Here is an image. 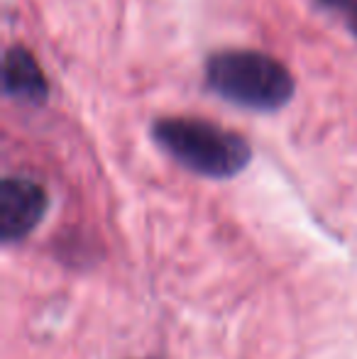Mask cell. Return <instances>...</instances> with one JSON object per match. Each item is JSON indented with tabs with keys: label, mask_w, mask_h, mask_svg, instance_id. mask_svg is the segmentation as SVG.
Segmentation results:
<instances>
[{
	"label": "cell",
	"mask_w": 357,
	"mask_h": 359,
	"mask_svg": "<svg viewBox=\"0 0 357 359\" xmlns=\"http://www.w3.org/2000/svg\"><path fill=\"white\" fill-rule=\"evenodd\" d=\"M154 140L181 166L208 179H230L250 164L252 149L240 135L206 120L167 118L154 125Z\"/></svg>",
	"instance_id": "1"
},
{
	"label": "cell",
	"mask_w": 357,
	"mask_h": 359,
	"mask_svg": "<svg viewBox=\"0 0 357 359\" xmlns=\"http://www.w3.org/2000/svg\"><path fill=\"white\" fill-rule=\"evenodd\" d=\"M206 81L230 103L255 110H276L294 95V79L281 62L262 52L230 49L206 64Z\"/></svg>",
	"instance_id": "2"
},
{
	"label": "cell",
	"mask_w": 357,
	"mask_h": 359,
	"mask_svg": "<svg viewBox=\"0 0 357 359\" xmlns=\"http://www.w3.org/2000/svg\"><path fill=\"white\" fill-rule=\"evenodd\" d=\"M47 210V194L29 179H5L0 186V235L3 242H18L37 227Z\"/></svg>",
	"instance_id": "3"
},
{
	"label": "cell",
	"mask_w": 357,
	"mask_h": 359,
	"mask_svg": "<svg viewBox=\"0 0 357 359\" xmlns=\"http://www.w3.org/2000/svg\"><path fill=\"white\" fill-rule=\"evenodd\" d=\"M3 79L5 90L15 98L27 100V103H42L47 98V81H44L37 59L27 49H8L3 62Z\"/></svg>",
	"instance_id": "4"
},
{
	"label": "cell",
	"mask_w": 357,
	"mask_h": 359,
	"mask_svg": "<svg viewBox=\"0 0 357 359\" xmlns=\"http://www.w3.org/2000/svg\"><path fill=\"white\" fill-rule=\"evenodd\" d=\"M321 3L328 5V8H333V10H338V13L350 22L353 32L357 34V0H321Z\"/></svg>",
	"instance_id": "5"
}]
</instances>
